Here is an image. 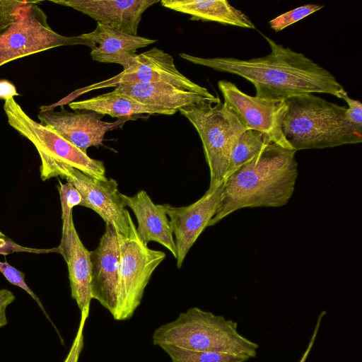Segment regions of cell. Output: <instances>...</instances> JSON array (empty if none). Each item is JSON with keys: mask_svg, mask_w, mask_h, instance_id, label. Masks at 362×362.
I'll return each instance as SVG.
<instances>
[{"mask_svg": "<svg viewBox=\"0 0 362 362\" xmlns=\"http://www.w3.org/2000/svg\"><path fill=\"white\" fill-rule=\"evenodd\" d=\"M271 52L262 57L243 60L233 57L204 58L180 54L189 62L235 74L250 81L256 97L285 100L305 93H327L337 98L344 90L336 78L302 53L277 44L264 36Z\"/></svg>", "mask_w": 362, "mask_h": 362, "instance_id": "obj_1", "label": "cell"}, {"mask_svg": "<svg viewBox=\"0 0 362 362\" xmlns=\"http://www.w3.org/2000/svg\"><path fill=\"white\" fill-rule=\"evenodd\" d=\"M296 152L271 143L228 175L208 226L240 209L286 205L294 192L298 176Z\"/></svg>", "mask_w": 362, "mask_h": 362, "instance_id": "obj_2", "label": "cell"}, {"mask_svg": "<svg viewBox=\"0 0 362 362\" xmlns=\"http://www.w3.org/2000/svg\"><path fill=\"white\" fill-rule=\"evenodd\" d=\"M282 132L293 150L332 148L362 141V130L346 117V107L313 93L285 100Z\"/></svg>", "mask_w": 362, "mask_h": 362, "instance_id": "obj_3", "label": "cell"}, {"mask_svg": "<svg viewBox=\"0 0 362 362\" xmlns=\"http://www.w3.org/2000/svg\"><path fill=\"white\" fill-rule=\"evenodd\" d=\"M156 346L228 353L255 358L258 344L238 331V323L199 308H192L176 320L158 327L153 334Z\"/></svg>", "mask_w": 362, "mask_h": 362, "instance_id": "obj_4", "label": "cell"}, {"mask_svg": "<svg viewBox=\"0 0 362 362\" xmlns=\"http://www.w3.org/2000/svg\"><path fill=\"white\" fill-rule=\"evenodd\" d=\"M4 110L8 124L36 148L41 159L42 180L52 178L54 170L60 165L75 168L92 177L107 178L102 160L91 158L50 127L33 119L13 98L5 100Z\"/></svg>", "mask_w": 362, "mask_h": 362, "instance_id": "obj_5", "label": "cell"}, {"mask_svg": "<svg viewBox=\"0 0 362 362\" xmlns=\"http://www.w3.org/2000/svg\"><path fill=\"white\" fill-rule=\"evenodd\" d=\"M197 130L210 173L209 188L223 183L232 151L247 129L221 101H206L179 110Z\"/></svg>", "mask_w": 362, "mask_h": 362, "instance_id": "obj_6", "label": "cell"}, {"mask_svg": "<svg viewBox=\"0 0 362 362\" xmlns=\"http://www.w3.org/2000/svg\"><path fill=\"white\" fill-rule=\"evenodd\" d=\"M120 247L117 304L112 317L129 319L140 305L152 274L163 261L165 253L151 249L139 236L132 216L125 235L118 233Z\"/></svg>", "mask_w": 362, "mask_h": 362, "instance_id": "obj_7", "label": "cell"}, {"mask_svg": "<svg viewBox=\"0 0 362 362\" xmlns=\"http://www.w3.org/2000/svg\"><path fill=\"white\" fill-rule=\"evenodd\" d=\"M39 3L40 1H35L23 18L0 33V66L60 46L83 45L91 49L95 48L94 42L80 35L67 37L54 31Z\"/></svg>", "mask_w": 362, "mask_h": 362, "instance_id": "obj_8", "label": "cell"}, {"mask_svg": "<svg viewBox=\"0 0 362 362\" xmlns=\"http://www.w3.org/2000/svg\"><path fill=\"white\" fill-rule=\"evenodd\" d=\"M157 82L170 83L186 90L196 92L204 97H215L207 88L194 83L180 72L175 65L173 57L157 47L136 54L130 66L119 74L78 90L74 93L78 95L94 89L127 84Z\"/></svg>", "mask_w": 362, "mask_h": 362, "instance_id": "obj_9", "label": "cell"}, {"mask_svg": "<svg viewBox=\"0 0 362 362\" xmlns=\"http://www.w3.org/2000/svg\"><path fill=\"white\" fill-rule=\"evenodd\" d=\"M218 86L224 103L247 129L263 133L272 143L292 149L282 132L287 110L285 100H272L251 96L240 90L233 83L219 81Z\"/></svg>", "mask_w": 362, "mask_h": 362, "instance_id": "obj_10", "label": "cell"}, {"mask_svg": "<svg viewBox=\"0 0 362 362\" xmlns=\"http://www.w3.org/2000/svg\"><path fill=\"white\" fill-rule=\"evenodd\" d=\"M59 176L71 183L80 193L82 200L79 206L94 211L105 223L112 224L119 235L128 233L131 215L124 208L115 180L92 177L64 165H58L52 174V178Z\"/></svg>", "mask_w": 362, "mask_h": 362, "instance_id": "obj_11", "label": "cell"}, {"mask_svg": "<svg viewBox=\"0 0 362 362\" xmlns=\"http://www.w3.org/2000/svg\"><path fill=\"white\" fill-rule=\"evenodd\" d=\"M103 116L93 111L69 112L61 106L59 111L42 109L37 115L40 123L52 129L64 139L86 153L90 146L103 145L107 132L122 127L131 118H119L115 122L101 120Z\"/></svg>", "mask_w": 362, "mask_h": 362, "instance_id": "obj_12", "label": "cell"}, {"mask_svg": "<svg viewBox=\"0 0 362 362\" xmlns=\"http://www.w3.org/2000/svg\"><path fill=\"white\" fill-rule=\"evenodd\" d=\"M223 185V183L214 188H209L200 199L188 206L163 204L175 236L178 269L215 215L221 202Z\"/></svg>", "mask_w": 362, "mask_h": 362, "instance_id": "obj_13", "label": "cell"}, {"mask_svg": "<svg viewBox=\"0 0 362 362\" xmlns=\"http://www.w3.org/2000/svg\"><path fill=\"white\" fill-rule=\"evenodd\" d=\"M119 258L118 233L112 224L105 223L98 247L90 251V288L92 299L98 300L112 315L117 304Z\"/></svg>", "mask_w": 362, "mask_h": 362, "instance_id": "obj_14", "label": "cell"}, {"mask_svg": "<svg viewBox=\"0 0 362 362\" xmlns=\"http://www.w3.org/2000/svg\"><path fill=\"white\" fill-rule=\"evenodd\" d=\"M62 230L58 253L64 257L69 272L71 294L81 314L89 315L91 297L90 251L81 242L76 230L72 211H62Z\"/></svg>", "mask_w": 362, "mask_h": 362, "instance_id": "obj_15", "label": "cell"}, {"mask_svg": "<svg viewBox=\"0 0 362 362\" xmlns=\"http://www.w3.org/2000/svg\"><path fill=\"white\" fill-rule=\"evenodd\" d=\"M74 8L98 23L136 36L141 16L158 0H51Z\"/></svg>", "mask_w": 362, "mask_h": 362, "instance_id": "obj_16", "label": "cell"}, {"mask_svg": "<svg viewBox=\"0 0 362 362\" xmlns=\"http://www.w3.org/2000/svg\"><path fill=\"white\" fill-rule=\"evenodd\" d=\"M125 206L135 215L140 238L146 244L156 242L167 248L176 259L177 249L169 218L163 204H156L145 190L133 196L120 194Z\"/></svg>", "mask_w": 362, "mask_h": 362, "instance_id": "obj_17", "label": "cell"}, {"mask_svg": "<svg viewBox=\"0 0 362 362\" xmlns=\"http://www.w3.org/2000/svg\"><path fill=\"white\" fill-rule=\"evenodd\" d=\"M80 36L94 42L91 58L100 63L118 64L127 69L136 57L138 49L147 47L156 40L134 36L108 25L98 23L95 30Z\"/></svg>", "mask_w": 362, "mask_h": 362, "instance_id": "obj_18", "label": "cell"}, {"mask_svg": "<svg viewBox=\"0 0 362 362\" xmlns=\"http://www.w3.org/2000/svg\"><path fill=\"white\" fill-rule=\"evenodd\" d=\"M113 91L144 105L175 112L194 104L221 101L218 97H204L196 92L162 82L122 85L115 87Z\"/></svg>", "mask_w": 362, "mask_h": 362, "instance_id": "obj_19", "label": "cell"}, {"mask_svg": "<svg viewBox=\"0 0 362 362\" xmlns=\"http://www.w3.org/2000/svg\"><path fill=\"white\" fill-rule=\"evenodd\" d=\"M163 7L192 16V19L255 29V25L240 10L226 0H162Z\"/></svg>", "mask_w": 362, "mask_h": 362, "instance_id": "obj_20", "label": "cell"}, {"mask_svg": "<svg viewBox=\"0 0 362 362\" xmlns=\"http://www.w3.org/2000/svg\"><path fill=\"white\" fill-rule=\"evenodd\" d=\"M69 106L74 110L93 111L103 116L107 115L118 119H133L134 116L142 114L172 115L176 113L174 110L141 104L113 90L87 100L71 102Z\"/></svg>", "mask_w": 362, "mask_h": 362, "instance_id": "obj_21", "label": "cell"}, {"mask_svg": "<svg viewBox=\"0 0 362 362\" xmlns=\"http://www.w3.org/2000/svg\"><path fill=\"white\" fill-rule=\"evenodd\" d=\"M271 143L272 142L266 134L255 130L246 129L240 135L232 151L226 178Z\"/></svg>", "mask_w": 362, "mask_h": 362, "instance_id": "obj_22", "label": "cell"}, {"mask_svg": "<svg viewBox=\"0 0 362 362\" xmlns=\"http://www.w3.org/2000/svg\"><path fill=\"white\" fill-rule=\"evenodd\" d=\"M160 347L168 354L172 362H245L250 358L228 353L188 350L170 345Z\"/></svg>", "mask_w": 362, "mask_h": 362, "instance_id": "obj_23", "label": "cell"}, {"mask_svg": "<svg viewBox=\"0 0 362 362\" xmlns=\"http://www.w3.org/2000/svg\"><path fill=\"white\" fill-rule=\"evenodd\" d=\"M35 1L0 0V33L23 18Z\"/></svg>", "mask_w": 362, "mask_h": 362, "instance_id": "obj_24", "label": "cell"}, {"mask_svg": "<svg viewBox=\"0 0 362 362\" xmlns=\"http://www.w3.org/2000/svg\"><path fill=\"white\" fill-rule=\"evenodd\" d=\"M323 6V5L306 4L286 11L271 20L269 22L270 28L276 32L281 31L311 13L319 11Z\"/></svg>", "mask_w": 362, "mask_h": 362, "instance_id": "obj_25", "label": "cell"}, {"mask_svg": "<svg viewBox=\"0 0 362 362\" xmlns=\"http://www.w3.org/2000/svg\"><path fill=\"white\" fill-rule=\"evenodd\" d=\"M0 272L6 279V280L11 284L16 286L27 293H28L31 298L37 303L39 307L41 308L46 317L51 321L45 311L40 298L35 295V293L30 288L25 281V274L18 270L14 267L10 265L6 261L0 262Z\"/></svg>", "mask_w": 362, "mask_h": 362, "instance_id": "obj_26", "label": "cell"}, {"mask_svg": "<svg viewBox=\"0 0 362 362\" xmlns=\"http://www.w3.org/2000/svg\"><path fill=\"white\" fill-rule=\"evenodd\" d=\"M59 192L62 208L73 209L76 206H79L82 198L80 193L70 182L63 184L59 180Z\"/></svg>", "mask_w": 362, "mask_h": 362, "instance_id": "obj_27", "label": "cell"}, {"mask_svg": "<svg viewBox=\"0 0 362 362\" xmlns=\"http://www.w3.org/2000/svg\"><path fill=\"white\" fill-rule=\"evenodd\" d=\"M340 98L344 99L348 104L346 107V117L347 120L355 127L362 130V105L358 100L351 98L347 92L344 90Z\"/></svg>", "mask_w": 362, "mask_h": 362, "instance_id": "obj_28", "label": "cell"}, {"mask_svg": "<svg viewBox=\"0 0 362 362\" xmlns=\"http://www.w3.org/2000/svg\"><path fill=\"white\" fill-rule=\"evenodd\" d=\"M31 252L35 254L57 252V247L52 249H37L26 247L17 244L6 237H0V255H7L13 252Z\"/></svg>", "mask_w": 362, "mask_h": 362, "instance_id": "obj_29", "label": "cell"}, {"mask_svg": "<svg viewBox=\"0 0 362 362\" xmlns=\"http://www.w3.org/2000/svg\"><path fill=\"white\" fill-rule=\"evenodd\" d=\"M88 317V314H81V320L77 333L69 352L64 362L78 361L79 356L83 347V327Z\"/></svg>", "mask_w": 362, "mask_h": 362, "instance_id": "obj_30", "label": "cell"}, {"mask_svg": "<svg viewBox=\"0 0 362 362\" xmlns=\"http://www.w3.org/2000/svg\"><path fill=\"white\" fill-rule=\"evenodd\" d=\"M15 298V296L9 290L5 288L0 290V328L7 325L6 310Z\"/></svg>", "mask_w": 362, "mask_h": 362, "instance_id": "obj_31", "label": "cell"}, {"mask_svg": "<svg viewBox=\"0 0 362 362\" xmlns=\"http://www.w3.org/2000/svg\"><path fill=\"white\" fill-rule=\"evenodd\" d=\"M20 94L17 92L15 86L8 80H0V99L7 100L14 96H18Z\"/></svg>", "mask_w": 362, "mask_h": 362, "instance_id": "obj_32", "label": "cell"}, {"mask_svg": "<svg viewBox=\"0 0 362 362\" xmlns=\"http://www.w3.org/2000/svg\"><path fill=\"white\" fill-rule=\"evenodd\" d=\"M326 312L325 311H322L320 315H319V317L317 319V322L316 323V326L315 327V330H314V332L312 335V337L310 339V341L309 342V344L307 347V349L306 351H305V353L303 354V355L302 356L299 362H305L307 358H308V356L310 353V351H311V349L313 346V344H314V341L315 340V337L317 336V332H318V329H319V327H320V322H321V320L322 318V317L325 315Z\"/></svg>", "mask_w": 362, "mask_h": 362, "instance_id": "obj_33", "label": "cell"}, {"mask_svg": "<svg viewBox=\"0 0 362 362\" xmlns=\"http://www.w3.org/2000/svg\"><path fill=\"white\" fill-rule=\"evenodd\" d=\"M0 237H6V235L0 230Z\"/></svg>", "mask_w": 362, "mask_h": 362, "instance_id": "obj_34", "label": "cell"}]
</instances>
